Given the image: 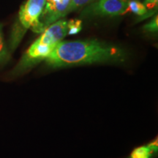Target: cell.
I'll return each instance as SVG.
<instances>
[{
    "label": "cell",
    "mask_w": 158,
    "mask_h": 158,
    "mask_svg": "<svg viewBox=\"0 0 158 158\" xmlns=\"http://www.w3.org/2000/svg\"><path fill=\"white\" fill-rule=\"evenodd\" d=\"M127 53L120 47L98 40L61 41L45 59L49 68L57 69L92 64H122Z\"/></svg>",
    "instance_id": "cell-1"
},
{
    "label": "cell",
    "mask_w": 158,
    "mask_h": 158,
    "mask_svg": "<svg viewBox=\"0 0 158 158\" xmlns=\"http://www.w3.org/2000/svg\"><path fill=\"white\" fill-rule=\"evenodd\" d=\"M129 0H95L84 7L81 17L117 16L125 14Z\"/></svg>",
    "instance_id": "cell-2"
},
{
    "label": "cell",
    "mask_w": 158,
    "mask_h": 158,
    "mask_svg": "<svg viewBox=\"0 0 158 158\" xmlns=\"http://www.w3.org/2000/svg\"><path fill=\"white\" fill-rule=\"evenodd\" d=\"M45 5V0H27L20 8L19 19L23 28H31L37 33L39 19Z\"/></svg>",
    "instance_id": "cell-3"
},
{
    "label": "cell",
    "mask_w": 158,
    "mask_h": 158,
    "mask_svg": "<svg viewBox=\"0 0 158 158\" xmlns=\"http://www.w3.org/2000/svg\"><path fill=\"white\" fill-rule=\"evenodd\" d=\"M71 0H45V9L39 19L37 33L43 32L51 23L66 15V10Z\"/></svg>",
    "instance_id": "cell-4"
},
{
    "label": "cell",
    "mask_w": 158,
    "mask_h": 158,
    "mask_svg": "<svg viewBox=\"0 0 158 158\" xmlns=\"http://www.w3.org/2000/svg\"><path fill=\"white\" fill-rule=\"evenodd\" d=\"M65 20L59 19L51 23L43 31L36 42L45 45L56 46L68 35V27Z\"/></svg>",
    "instance_id": "cell-5"
},
{
    "label": "cell",
    "mask_w": 158,
    "mask_h": 158,
    "mask_svg": "<svg viewBox=\"0 0 158 158\" xmlns=\"http://www.w3.org/2000/svg\"><path fill=\"white\" fill-rule=\"evenodd\" d=\"M157 138L150 141L147 145L140 146L134 149L127 158H154L157 153Z\"/></svg>",
    "instance_id": "cell-6"
},
{
    "label": "cell",
    "mask_w": 158,
    "mask_h": 158,
    "mask_svg": "<svg viewBox=\"0 0 158 158\" xmlns=\"http://www.w3.org/2000/svg\"><path fill=\"white\" fill-rule=\"evenodd\" d=\"M129 12L135 15H140V16H143L147 13V10L144 6L143 3H141L138 0H129L125 14Z\"/></svg>",
    "instance_id": "cell-7"
},
{
    "label": "cell",
    "mask_w": 158,
    "mask_h": 158,
    "mask_svg": "<svg viewBox=\"0 0 158 158\" xmlns=\"http://www.w3.org/2000/svg\"><path fill=\"white\" fill-rule=\"evenodd\" d=\"M10 59V55L5 44L2 33V25L0 24V66L7 64Z\"/></svg>",
    "instance_id": "cell-8"
},
{
    "label": "cell",
    "mask_w": 158,
    "mask_h": 158,
    "mask_svg": "<svg viewBox=\"0 0 158 158\" xmlns=\"http://www.w3.org/2000/svg\"><path fill=\"white\" fill-rule=\"evenodd\" d=\"M94 1H95V0H71L70 5L66 10V15L78 9L84 8V7L93 2Z\"/></svg>",
    "instance_id": "cell-9"
},
{
    "label": "cell",
    "mask_w": 158,
    "mask_h": 158,
    "mask_svg": "<svg viewBox=\"0 0 158 158\" xmlns=\"http://www.w3.org/2000/svg\"><path fill=\"white\" fill-rule=\"evenodd\" d=\"M68 35H76L82 29V21L79 19H71L67 22Z\"/></svg>",
    "instance_id": "cell-10"
},
{
    "label": "cell",
    "mask_w": 158,
    "mask_h": 158,
    "mask_svg": "<svg viewBox=\"0 0 158 158\" xmlns=\"http://www.w3.org/2000/svg\"><path fill=\"white\" fill-rule=\"evenodd\" d=\"M143 30L148 32H157L158 30V18L157 15H156L154 16V18L152 19L151 21H149V23H147L146 25H144L143 27Z\"/></svg>",
    "instance_id": "cell-11"
},
{
    "label": "cell",
    "mask_w": 158,
    "mask_h": 158,
    "mask_svg": "<svg viewBox=\"0 0 158 158\" xmlns=\"http://www.w3.org/2000/svg\"><path fill=\"white\" fill-rule=\"evenodd\" d=\"M144 6L149 13H157L158 0H145L143 3Z\"/></svg>",
    "instance_id": "cell-12"
}]
</instances>
